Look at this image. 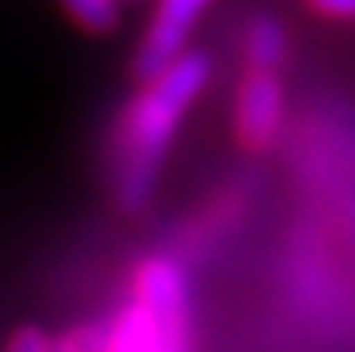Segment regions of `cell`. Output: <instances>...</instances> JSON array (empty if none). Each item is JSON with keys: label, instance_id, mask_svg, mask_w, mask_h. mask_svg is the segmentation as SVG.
Listing matches in <instances>:
<instances>
[{"label": "cell", "instance_id": "1", "mask_svg": "<svg viewBox=\"0 0 355 352\" xmlns=\"http://www.w3.org/2000/svg\"><path fill=\"white\" fill-rule=\"evenodd\" d=\"M208 76H212V58L205 51H187L158 79L144 83L133 94L112 144V194L119 212L140 216L151 205L176 130L187 108L208 87Z\"/></svg>", "mask_w": 355, "mask_h": 352}, {"label": "cell", "instance_id": "10", "mask_svg": "<svg viewBox=\"0 0 355 352\" xmlns=\"http://www.w3.org/2000/svg\"><path fill=\"white\" fill-rule=\"evenodd\" d=\"M54 352H61V349H58V338H54Z\"/></svg>", "mask_w": 355, "mask_h": 352}, {"label": "cell", "instance_id": "3", "mask_svg": "<svg viewBox=\"0 0 355 352\" xmlns=\"http://www.w3.org/2000/svg\"><path fill=\"white\" fill-rule=\"evenodd\" d=\"M208 4L212 0H158L151 22L137 44V54H133L130 72L137 83L158 79L176 58H183L191 51L187 40H191L194 26L201 22V15L208 11Z\"/></svg>", "mask_w": 355, "mask_h": 352}, {"label": "cell", "instance_id": "6", "mask_svg": "<svg viewBox=\"0 0 355 352\" xmlns=\"http://www.w3.org/2000/svg\"><path fill=\"white\" fill-rule=\"evenodd\" d=\"M104 352H158V335L137 302H126L104 324Z\"/></svg>", "mask_w": 355, "mask_h": 352}, {"label": "cell", "instance_id": "9", "mask_svg": "<svg viewBox=\"0 0 355 352\" xmlns=\"http://www.w3.org/2000/svg\"><path fill=\"white\" fill-rule=\"evenodd\" d=\"M309 8L323 18H338V22H355V0H309Z\"/></svg>", "mask_w": 355, "mask_h": 352}, {"label": "cell", "instance_id": "2", "mask_svg": "<svg viewBox=\"0 0 355 352\" xmlns=\"http://www.w3.org/2000/svg\"><path fill=\"white\" fill-rule=\"evenodd\" d=\"M133 302L148 313L158 352H191V284L176 255H148L133 274Z\"/></svg>", "mask_w": 355, "mask_h": 352}, {"label": "cell", "instance_id": "4", "mask_svg": "<svg viewBox=\"0 0 355 352\" xmlns=\"http://www.w3.org/2000/svg\"><path fill=\"white\" fill-rule=\"evenodd\" d=\"M287 119V94L280 72H252L248 69L237 83L234 97V133L241 148L269 151L280 140Z\"/></svg>", "mask_w": 355, "mask_h": 352}, {"label": "cell", "instance_id": "5", "mask_svg": "<svg viewBox=\"0 0 355 352\" xmlns=\"http://www.w3.org/2000/svg\"><path fill=\"white\" fill-rule=\"evenodd\" d=\"M244 61L252 72H280L287 61V29L273 11H255L244 26Z\"/></svg>", "mask_w": 355, "mask_h": 352}, {"label": "cell", "instance_id": "8", "mask_svg": "<svg viewBox=\"0 0 355 352\" xmlns=\"http://www.w3.org/2000/svg\"><path fill=\"white\" fill-rule=\"evenodd\" d=\"M4 352H54V338L47 335L44 327L26 324V327H18L15 335L8 338V349Z\"/></svg>", "mask_w": 355, "mask_h": 352}, {"label": "cell", "instance_id": "7", "mask_svg": "<svg viewBox=\"0 0 355 352\" xmlns=\"http://www.w3.org/2000/svg\"><path fill=\"white\" fill-rule=\"evenodd\" d=\"M79 29H87L94 36H108L122 26V0H58Z\"/></svg>", "mask_w": 355, "mask_h": 352}]
</instances>
